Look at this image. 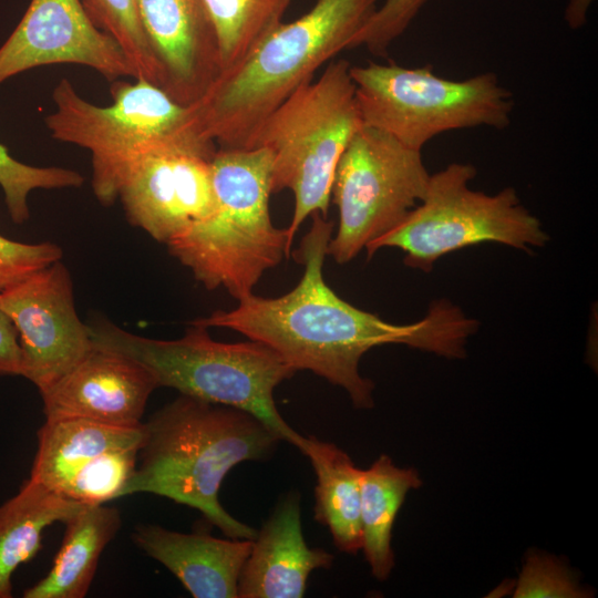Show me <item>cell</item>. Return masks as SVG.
Returning <instances> with one entry per match:
<instances>
[{"label": "cell", "instance_id": "obj_1", "mask_svg": "<svg viewBox=\"0 0 598 598\" xmlns=\"http://www.w3.org/2000/svg\"><path fill=\"white\" fill-rule=\"evenodd\" d=\"M311 216L297 250L305 271L293 289L277 298L251 293L229 311L190 323L231 329L266 344L296 371L309 370L346 390L358 409L374 404V384L359 371L361 358L374 347L398 343L448 359L465 355L478 321L446 299L433 301L414 323L393 324L340 298L322 275L333 224L319 212Z\"/></svg>", "mask_w": 598, "mask_h": 598}, {"label": "cell", "instance_id": "obj_2", "mask_svg": "<svg viewBox=\"0 0 598 598\" xmlns=\"http://www.w3.org/2000/svg\"><path fill=\"white\" fill-rule=\"evenodd\" d=\"M143 424L141 462L121 497L163 496L199 511L229 538L254 539L257 532L221 506L219 489L237 464L267 458L276 434L249 412L185 394Z\"/></svg>", "mask_w": 598, "mask_h": 598}, {"label": "cell", "instance_id": "obj_3", "mask_svg": "<svg viewBox=\"0 0 598 598\" xmlns=\"http://www.w3.org/2000/svg\"><path fill=\"white\" fill-rule=\"evenodd\" d=\"M377 0H318L267 34L223 71L195 103L205 136L218 148H248L262 123L343 50L377 10Z\"/></svg>", "mask_w": 598, "mask_h": 598}, {"label": "cell", "instance_id": "obj_4", "mask_svg": "<svg viewBox=\"0 0 598 598\" xmlns=\"http://www.w3.org/2000/svg\"><path fill=\"white\" fill-rule=\"evenodd\" d=\"M135 80L114 83L112 104L99 106L62 79L52 92L54 111L45 117L52 138L91 153V185L103 205L117 199L121 181L144 157L186 152L212 159L218 148L205 136L195 104H181L161 86Z\"/></svg>", "mask_w": 598, "mask_h": 598}, {"label": "cell", "instance_id": "obj_5", "mask_svg": "<svg viewBox=\"0 0 598 598\" xmlns=\"http://www.w3.org/2000/svg\"><path fill=\"white\" fill-rule=\"evenodd\" d=\"M215 206L169 240V254L206 289L240 300L290 254L287 228L269 213L271 155L265 147L217 148L210 161Z\"/></svg>", "mask_w": 598, "mask_h": 598}, {"label": "cell", "instance_id": "obj_6", "mask_svg": "<svg viewBox=\"0 0 598 598\" xmlns=\"http://www.w3.org/2000/svg\"><path fill=\"white\" fill-rule=\"evenodd\" d=\"M87 326L94 346L137 361L158 388L249 412L280 441L301 446L305 436L283 420L274 399L275 389L297 371L266 344L216 341L208 328L192 323L176 340L142 337L104 319Z\"/></svg>", "mask_w": 598, "mask_h": 598}, {"label": "cell", "instance_id": "obj_7", "mask_svg": "<svg viewBox=\"0 0 598 598\" xmlns=\"http://www.w3.org/2000/svg\"><path fill=\"white\" fill-rule=\"evenodd\" d=\"M350 63L331 61L316 82L291 94L258 128L250 146L271 155V193L290 189L293 237L308 216L327 217L338 162L362 126Z\"/></svg>", "mask_w": 598, "mask_h": 598}, {"label": "cell", "instance_id": "obj_8", "mask_svg": "<svg viewBox=\"0 0 598 598\" xmlns=\"http://www.w3.org/2000/svg\"><path fill=\"white\" fill-rule=\"evenodd\" d=\"M362 125L381 130L421 151L433 137L454 130L511 123L513 94L494 73L448 80L430 66L390 62L351 65Z\"/></svg>", "mask_w": 598, "mask_h": 598}, {"label": "cell", "instance_id": "obj_9", "mask_svg": "<svg viewBox=\"0 0 598 598\" xmlns=\"http://www.w3.org/2000/svg\"><path fill=\"white\" fill-rule=\"evenodd\" d=\"M475 176V167L465 163H452L431 175L422 202L365 247L368 258L381 248H399L408 267L430 272L442 256L481 243L528 252L548 243L540 220L513 187L486 194L470 187Z\"/></svg>", "mask_w": 598, "mask_h": 598}, {"label": "cell", "instance_id": "obj_10", "mask_svg": "<svg viewBox=\"0 0 598 598\" xmlns=\"http://www.w3.org/2000/svg\"><path fill=\"white\" fill-rule=\"evenodd\" d=\"M431 174L421 151L390 134L362 125L343 151L331 196L339 225L328 255L347 264L384 235L424 198Z\"/></svg>", "mask_w": 598, "mask_h": 598}, {"label": "cell", "instance_id": "obj_11", "mask_svg": "<svg viewBox=\"0 0 598 598\" xmlns=\"http://www.w3.org/2000/svg\"><path fill=\"white\" fill-rule=\"evenodd\" d=\"M22 350V377L49 388L92 349L89 326L75 309L71 275L60 260L0 292Z\"/></svg>", "mask_w": 598, "mask_h": 598}, {"label": "cell", "instance_id": "obj_12", "mask_svg": "<svg viewBox=\"0 0 598 598\" xmlns=\"http://www.w3.org/2000/svg\"><path fill=\"white\" fill-rule=\"evenodd\" d=\"M56 63L89 66L109 81L134 78L121 48L93 24L81 0H32L0 48V83Z\"/></svg>", "mask_w": 598, "mask_h": 598}, {"label": "cell", "instance_id": "obj_13", "mask_svg": "<svg viewBox=\"0 0 598 598\" xmlns=\"http://www.w3.org/2000/svg\"><path fill=\"white\" fill-rule=\"evenodd\" d=\"M210 161L186 152L144 157L117 188L127 220L167 244L215 206Z\"/></svg>", "mask_w": 598, "mask_h": 598}, {"label": "cell", "instance_id": "obj_14", "mask_svg": "<svg viewBox=\"0 0 598 598\" xmlns=\"http://www.w3.org/2000/svg\"><path fill=\"white\" fill-rule=\"evenodd\" d=\"M157 388L155 378L144 365L94 346L40 394L45 419L79 417L135 426L142 424L147 400Z\"/></svg>", "mask_w": 598, "mask_h": 598}, {"label": "cell", "instance_id": "obj_15", "mask_svg": "<svg viewBox=\"0 0 598 598\" xmlns=\"http://www.w3.org/2000/svg\"><path fill=\"white\" fill-rule=\"evenodd\" d=\"M144 33L163 73L162 89L197 103L220 73L216 34L203 0H137Z\"/></svg>", "mask_w": 598, "mask_h": 598}, {"label": "cell", "instance_id": "obj_16", "mask_svg": "<svg viewBox=\"0 0 598 598\" xmlns=\"http://www.w3.org/2000/svg\"><path fill=\"white\" fill-rule=\"evenodd\" d=\"M332 563L330 553L307 545L300 495L290 492L257 532L238 579L237 598H300L310 574Z\"/></svg>", "mask_w": 598, "mask_h": 598}, {"label": "cell", "instance_id": "obj_17", "mask_svg": "<svg viewBox=\"0 0 598 598\" xmlns=\"http://www.w3.org/2000/svg\"><path fill=\"white\" fill-rule=\"evenodd\" d=\"M133 543L164 565L195 598H237L238 579L254 539H221L137 525Z\"/></svg>", "mask_w": 598, "mask_h": 598}, {"label": "cell", "instance_id": "obj_18", "mask_svg": "<svg viewBox=\"0 0 598 598\" xmlns=\"http://www.w3.org/2000/svg\"><path fill=\"white\" fill-rule=\"evenodd\" d=\"M144 424L115 425L79 417L45 419L30 478L61 495L87 462L115 450L141 448Z\"/></svg>", "mask_w": 598, "mask_h": 598}, {"label": "cell", "instance_id": "obj_19", "mask_svg": "<svg viewBox=\"0 0 598 598\" xmlns=\"http://www.w3.org/2000/svg\"><path fill=\"white\" fill-rule=\"evenodd\" d=\"M52 568L23 591L24 598H83L93 581L101 554L121 527L117 508L87 505L68 518Z\"/></svg>", "mask_w": 598, "mask_h": 598}, {"label": "cell", "instance_id": "obj_20", "mask_svg": "<svg viewBox=\"0 0 598 598\" xmlns=\"http://www.w3.org/2000/svg\"><path fill=\"white\" fill-rule=\"evenodd\" d=\"M85 506L30 477L0 505V598L13 596L12 577L41 550L44 530Z\"/></svg>", "mask_w": 598, "mask_h": 598}, {"label": "cell", "instance_id": "obj_21", "mask_svg": "<svg viewBox=\"0 0 598 598\" xmlns=\"http://www.w3.org/2000/svg\"><path fill=\"white\" fill-rule=\"evenodd\" d=\"M299 451L316 474L315 519L329 529L339 550L357 554L362 547L361 470L337 445L313 436H305Z\"/></svg>", "mask_w": 598, "mask_h": 598}, {"label": "cell", "instance_id": "obj_22", "mask_svg": "<svg viewBox=\"0 0 598 598\" xmlns=\"http://www.w3.org/2000/svg\"><path fill=\"white\" fill-rule=\"evenodd\" d=\"M421 485L416 470L398 467L388 455L361 470V549L379 580L386 579L394 567L391 540L395 517L408 493Z\"/></svg>", "mask_w": 598, "mask_h": 598}, {"label": "cell", "instance_id": "obj_23", "mask_svg": "<svg viewBox=\"0 0 598 598\" xmlns=\"http://www.w3.org/2000/svg\"><path fill=\"white\" fill-rule=\"evenodd\" d=\"M219 52L220 72L240 62L281 22L290 0H203Z\"/></svg>", "mask_w": 598, "mask_h": 598}, {"label": "cell", "instance_id": "obj_24", "mask_svg": "<svg viewBox=\"0 0 598 598\" xmlns=\"http://www.w3.org/2000/svg\"><path fill=\"white\" fill-rule=\"evenodd\" d=\"M93 24L110 35L127 59L134 79L162 87L163 73L144 33L137 0H81Z\"/></svg>", "mask_w": 598, "mask_h": 598}, {"label": "cell", "instance_id": "obj_25", "mask_svg": "<svg viewBox=\"0 0 598 598\" xmlns=\"http://www.w3.org/2000/svg\"><path fill=\"white\" fill-rule=\"evenodd\" d=\"M140 448L105 452L81 467L61 495L85 505L105 504L120 498L135 472Z\"/></svg>", "mask_w": 598, "mask_h": 598}, {"label": "cell", "instance_id": "obj_26", "mask_svg": "<svg viewBox=\"0 0 598 598\" xmlns=\"http://www.w3.org/2000/svg\"><path fill=\"white\" fill-rule=\"evenodd\" d=\"M83 183V176L76 171L21 163L0 144V187L9 215L17 224L24 223L30 216L28 196L32 190L80 187Z\"/></svg>", "mask_w": 598, "mask_h": 598}, {"label": "cell", "instance_id": "obj_27", "mask_svg": "<svg viewBox=\"0 0 598 598\" xmlns=\"http://www.w3.org/2000/svg\"><path fill=\"white\" fill-rule=\"evenodd\" d=\"M587 591L556 558L533 553L519 575L515 598H580Z\"/></svg>", "mask_w": 598, "mask_h": 598}, {"label": "cell", "instance_id": "obj_28", "mask_svg": "<svg viewBox=\"0 0 598 598\" xmlns=\"http://www.w3.org/2000/svg\"><path fill=\"white\" fill-rule=\"evenodd\" d=\"M427 0H385L354 37L351 49L364 47L386 55L391 44L409 28Z\"/></svg>", "mask_w": 598, "mask_h": 598}, {"label": "cell", "instance_id": "obj_29", "mask_svg": "<svg viewBox=\"0 0 598 598\" xmlns=\"http://www.w3.org/2000/svg\"><path fill=\"white\" fill-rule=\"evenodd\" d=\"M61 258L56 244H27L0 235V292Z\"/></svg>", "mask_w": 598, "mask_h": 598}, {"label": "cell", "instance_id": "obj_30", "mask_svg": "<svg viewBox=\"0 0 598 598\" xmlns=\"http://www.w3.org/2000/svg\"><path fill=\"white\" fill-rule=\"evenodd\" d=\"M0 374L22 375V350L16 324L0 308Z\"/></svg>", "mask_w": 598, "mask_h": 598}, {"label": "cell", "instance_id": "obj_31", "mask_svg": "<svg viewBox=\"0 0 598 598\" xmlns=\"http://www.w3.org/2000/svg\"><path fill=\"white\" fill-rule=\"evenodd\" d=\"M592 0H570L565 18L570 28L577 29L586 22V13Z\"/></svg>", "mask_w": 598, "mask_h": 598}]
</instances>
